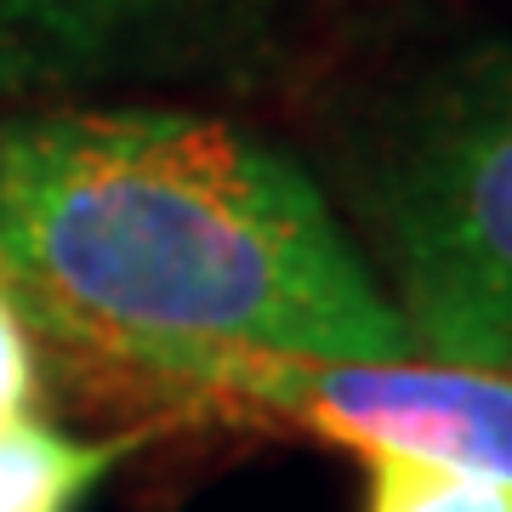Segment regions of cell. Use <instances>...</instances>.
I'll list each match as a JSON object with an SVG mask.
<instances>
[{
    "mask_svg": "<svg viewBox=\"0 0 512 512\" xmlns=\"http://www.w3.org/2000/svg\"><path fill=\"white\" fill-rule=\"evenodd\" d=\"M0 279L40 325L171 387L234 353L416 348L308 171L183 109L0 120Z\"/></svg>",
    "mask_w": 512,
    "mask_h": 512,
    "instance_id": "1",
    "label": "cell"
},
{
    "mask_svg": "<svg viewBox=\"0 0 512 512\" xmlns=\"http://www.w3.org/2000/svg\"><path fill=\"white\" fill-rule=\"evenodd\" d=\"M376 205L410 342L439 365L512 376V46L421 103Z\"/></svg>",
    "mask_w": 512,
    "mask_h": 512,
    "instance_id": "2",
    "label": "cell"
},
{
    "mask_svg": "<svg viewBox=\"0 0 512 512\" xmlns=\"http://www.w3.org/2000/svg\"><path fill=\"white\" fill-rule=\"evenodd\" d=\"M188 393L234 416L302 427L359 456L433 461L512 484V376L416 359H296L234 353L205 365Z\"/></svg>",
    "mask_w": 512,
    "mask_h": 512,
    "instance_id": "3",
    "label": "cell"
},
{
    "mask_svg": "<svg viewBox=\"0 0 512 512\" xmlns=\"http://www.w3.org/2000/svg\"><path fill=\"white\" fill-rule=\"evenodd\" d=\"M245 0H0V97L160 80L222 52Z\"/></svg>",
    "mask_w": 512,
    "mask_h": 512,
    "instance_id": "4",
    "label": "cell"
},
{
    "mask_svg": "<svg viewBox=\"0 0 512 512\" xmlns=\"http://www.w3.org/2000/svg\"><path fill=\"white\" fill-rule=\"evenodd\" d=\"M137 444L143 433L69 439L46 421H12L0 427V512H74V501Z\"/></svg>",
    "mask_w": 512,
    "mask_h": 512,
    "instance_id": "5",
    "label": "cell"
},
{
    "mask_svg": "<svg viewBox=\"0 0 512 512\" xmlns=\"http://www.w3.org/2000/svg\"><path fill=\"white\" fill-rule=\"evenodd\" d=\"M370 507L365 512H512V484L478 473H450L433 461L365 456Z\"/></svg>",
    "mask_w": 512,
    "mask_h": 512,
    "instance_id": "6",
    "label": "cell"
},
{
    "mask_svg": "<svg viewBox=\"0 0 512 512\" xmlns=\"http://www.w3.org/2000/svg\"><path fill=\"white\" fill-rule=\"evenodd\" d=\"M35 399H40L35 342H29V325H23V302L0 279V427L29 421Z\"/></svg>",
    "mask_w": 512,
    "mask_h": 512,
    "instance_id": "7",
    "label": "cell"
}]
</instances>
